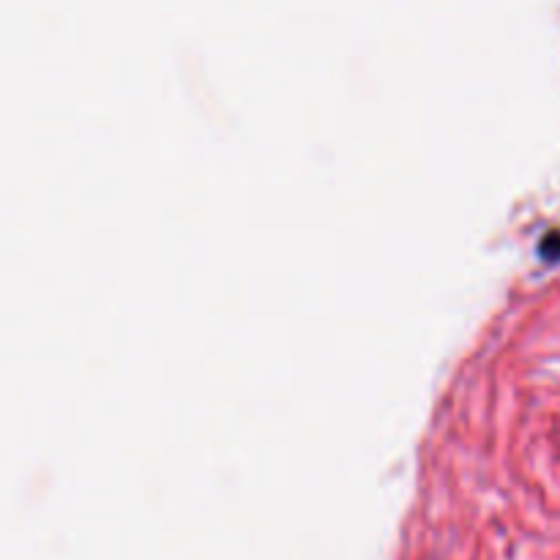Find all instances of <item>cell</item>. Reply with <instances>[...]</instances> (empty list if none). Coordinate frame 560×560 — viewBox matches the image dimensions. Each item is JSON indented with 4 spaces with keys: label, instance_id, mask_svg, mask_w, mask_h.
Here are the masks:
<instances>
[{
    "label": "cell",
    "instance_id": "1",
    "mask_svg": "<svg viewBox=\"0 0 560 560\" xmlns=\"http://www.w3.org/2000/svg\"><path fill=\"white\" fill-rule=\"evenodd\" d=\"M545 255L550 257V260H556V257H560V233L550 235V241L545 244Z\"/></svg>",
    "mask_w": 560,
    "mask_h": 560
}]
</instances>
